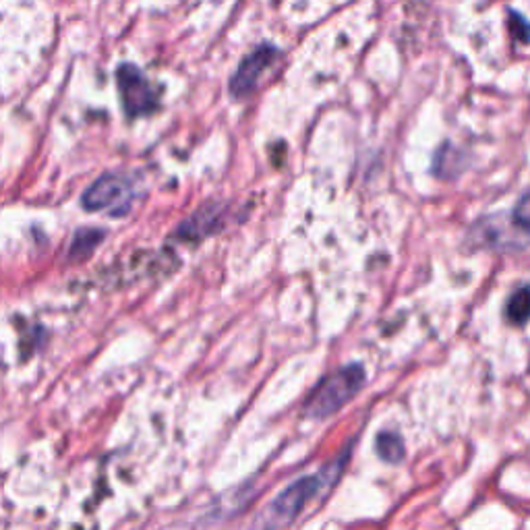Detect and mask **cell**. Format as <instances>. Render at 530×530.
I'll use <instances>...</instances> for the list:
<instances>
[{"label":"cell","mask_w":530,"mask_h":530,"mask_svg":"<svg viewBox=\"0 0 530 530\" xmlns=\"http://www.w3.org/2000/svg\"><path fill=\"white\" fill-rule=\"evenodd\" d=\"M364 385V369L361 364H346L326 377L305 404L307 417L311 419H327L346 406Z\"/></svg>","instance_id":"obj_1"},{"label":"cell","mask_w":530,"mask_h":530,"mask_svg":"<svg viewBox=\"0 0 530 530\" xmlns=\"http://www.w3.org/2000/svg\"><path fill=\"white\" fill-rule=\"evenodd\" d=\"M321 478H324V475L303 477L286 487L280 496L268 506V510L263 512V528L282 530L290 526L298 518L300 512L305 510V506L309 504V499L321 489V483H324Z\"/></svg>","instance_id":"obj_2"},{"label":"cell","mask_w":530,"mask_h":530,"mask_svg":"<svg viewBox=\"0 0 530 530\" xmlns=\"http://www.w3.org/2000/svg\"><path fill=\"white\" fill-rule=\"evenodd\" d=\"M135 189L128 178L120 175H104L83 193L81 205L88 212H109L112 216H123L131 210Z\"/></svg>","instance_id":"obj_3"},{"label":"cell","mask_w":530,"mask_h":530,"mask_svg":"<svg viewBox=\"0 0 530 530\" xmlns=\"http://www.w3.org/2000/svg\"><path fill=\"white\" fill-rule=\"evenodd\" d=\"M117 83L120 98H123L125 112L128 117H143V114L156 110V91L137 67H133V64H123V67H118Z\"/></svg>","instance_id":"obj_4"},{"label":"cell","mask_w":530,"mask_h":530,"mask_svg":"<svg viewBox=\"0 0 530 530\" xmlns=\"http://www.w3.org/2000/svg\"><path fill=\"white\" fill-rule=\"evenodd\" d=\"M278 59V50L270 44L255 48L253 52L245 56V61L239 64L231 79V94L234 98H247L253 94L261 77Z\"/></svg>","instance_id":"obj_5"},{"label":"cell","mask_w":530,"mask_h":530,"mask_svg":"<svg viewBox=\"0 0 530 530\" xmlns=\"http://www.w3.org/2000/svg\"><path fill=\"white\" fill-rule=\"evenodd\" d=\"M222 226V220H220V212L216 207H203V210H199L195 216H191L189 220L183 222V226L178 228V236H183V239L187 241H199L203 239V236H210L218 231Z\"/></svg>","instance_id":"obj_6"},{"label":"cell","mask_w":530,"mask_h":530,"mask_svg":"<svg viewBox=\"0 0 530 530\" xmlns=\"http://www.w3.org/2000/svg\"><path fill=\"white\" fill-rule=\"evenodd\" d=\"M102 241H104L102 231H98V228H81V231L75 234L73 245H71V251H69V257L71 260L83 261L85 257L94 253Z\"/></svg>","instance_id":"obj_7"},{"label":"cell","mask_w":530,"mask_h":530,"mask_svg":"<svg viewBox=\"0 0 530 530\" xmlns=\"http://www.w3.org/2000/svg\"><path fill=\"white\" fill-rule=\"evenodd\" d=\"M506 317L514 326H525L530 321V286H520L506 305Z\"/></svg>","instance_id":"obj_8"},{"label":"cell","mask_w":530,"mask_h":530,"mask_svg":"<svg viewBox=\"0 0 530 530\" xmlns=\"http://www.w3.org/2000/svg\"><path fill=\"white\" fill-rule=\"evenodd\" d=\"M377 456L388 464H398L404 458V441L402 437L393 431H382L375 440Z\"/></svg>","instance_id":"obj_9"},{"label":"cell","mask_w":530,"mask_h":530,"mask_svg":"<svg viewBox=\"0 0 530 530\" xmlns=\"http://www.w3.org/2000/svg\"><path fill=\"white\" fill-rule=\"evenodd\" d=\"M512 218H514L516 224L530 232V193H526V195L518 202V205L514 207Z\"/></svg>","instance_id":"obj_10"}]
</instances>
